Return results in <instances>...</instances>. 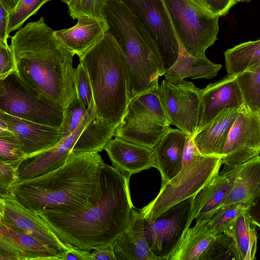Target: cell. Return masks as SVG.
<instances>
[{"label":"cell","mask_w":260,"mask_h":260,"mask_svg":"<svg viewBox=\"0 0 260 260\" xmlns=\"http://www.w3.org/2000/svg\"><path fill=\"white\" fill-rule=\"evenodd\" d=\"M52 0H20L16 7L10 13L8 33L21 27L30 16L35 15L41 7Z\"/></svg>","instance_id":"35"},{"label":"cell","mask_w":260,"mask_h":260,"mask_svg":"<svg viewBox=\"0 0 260 260\" xmlns=\"http://www.w3.org/2000/svg\"><path fill=\"white\" fill-rule=\"evenodd\" d=\"M243 105L260 114V66L250 68L236 75Z\"/></svg>","instance_id":"31"},{"label":"cell","mask_w":260,"mask_h":260,"mask_svg":"<svg viewBox=\"0 0 260 260\" xmlns=\"http://www.w3.org/2000/svg\"><path fill=\"white\" fill-rule=\"evenodd\" d=\"M88 112L83 102L77 96L64 110L60 129L63 138L74 133L85 118Z\"/></svg>","instance_id":"36"},{"label":"cell","mask_w":260,"mask_h":260,"mask_svg":"<svg viewBox=\"0 0 260 260\" xmlns=\"http://www.w3.org/2000/svg\"><path fill=\"white\" fill-rule=\"evenodd\" d=\"M237 3L240 2H249L250 0H236Z\"/></svg>","instance_id":"48"},{"label":"cell","mask_w":260,"mask_h":260,"mask_svg":"<svg viewBox=\"0 0 260 260\" xmlns=\"http://www.w3.org/2000/svg\"><path fill=\"white\" fill-rule=\"evenodd\" d=\"M60 1H61V2H62L63 3L67 4V5L68 4V3L70 1V0H60Z\"/></svg>","instance_id":"47"},{"label":"cell","mask_w":260,"mask_h":260,"mask_svg":"<svg viewBox=\"0 0 260 260\" xmlns=\"http://www.w3.org/2000/svg\"><path fill=\"white\" fill-rule=\"evenodd\" d=\"M239 260L234 241L230 234L214 237L200 260Z\"/></svg>","instance_id":"33"},{"label":"cell","mask_w":260,"mask_h":260,"mask_svg":"<svg viewBox=\"0 0 260 260\" xmlns=\"http://www.w3.org/2000/svg\"><path fill=\"white\" fill-rule=\"evenodd\" d=\"M260 154V114L244 105L234 122L224 147V165L236 166Z\"/></svg>","instance_id":"12"},{"label":"cell","mask_w":260,"mask_h":260,"mask_svg":"<svg viewBox=\"0 0 260 260\" xmlns=\"http://www.w3.org/2000/svg\"><path fill=\"white\" fill-rule=\"evenodd\" d=\"M0 222L34 237L61 254L67 249V244L59 238L43 219L29 212L9 194H0Z\"/></svg>","instance_id":"14"},{"label":"cell","mask_w":260,"mask_h":260,"mask_svg":"<svg viewBox=\"0 0 260 260\" xmlns=\"http://www.w3.org/2000/svg\"><path fill=\"white\" fill-rule=\"evenodd\" d=\"M221 65L214 63L206 56L189 54L180 44L178 57L174 64L165 70V79L172 83H179L186 78L191 79H211L216 76Z\"/></svg>","instance_id":"25"},{"label":"cell","mask_w":260,"mask_h":260,"mask_svg":"<svg viewBox=\"0 0 260 260\" xmlns=\"http://www.w3.org/2000/svg\"><path fill=\"white\" fill-rule=\"evenodd\" d=\"M187 137L180 129L171 127L153 148L155 168L161 176V186L173 179L181 170Z\"/></svg>","instance_id":"24"},{"label":"cell","mask_w":260,"mask_h":260,"mask_svg":"<svg viewBox=\"0 0 260 260\" xmlns=\"http://www.w3.org/2000/svg\"><path fill=\"white\" fill-rule=\"evenodd\" d=\"M236 77V75H227L220 80L210 83L200 89L201 108L196 133L201 130L223 110L243 105Z\"/></svg>","instance_id":"17"},{"label":"cell","mask_w":260,"mask_h":260,"mask_svg":"<svg viewBox=\"0 0 260 260\" xmlns=\"http://www.w3.org/2000/svg\"><path fill=\"white\" fill-rule=\"evenodd\" d=\"M15 72H17L16 64L10 45H0V80L4 79Z\"/></svg>","instance_id":"41"},{"label":"cell","mask_w":260,"mask_h":260,"mask_svg":"<svg viewBox=\"0 0 260 260\" xmlns=\"http://www.w3.org/2000/svg\"><path fill=\"white\" fill-rule=\"evenodd\" d=\"M194 197L179 202L152 219L144 218L146 241L158 260L170 259L195 219Z\"/></svg>","instance_id":"9"},{"label":"cell","mask_w":260,"mask_h":260,"mask_svg":"<svg viewBox=\"0 0 260 260\" xmlns=\"http://www.w3.org/2000/svg\"><path fill=\"white\" fill-rule=\"evenodd\" d=\"M10 47L21 79L64 110L77 96L75 53L56 36L43 17L20 28L11 38Z\"/></svg>","instance_id":"2"},{"label":"cell","mask_w":260,"mask_h":260,"mask_svg":"<svg viewBox=\"0 0 260 260\" xmlns=\"http://www.w3.org/2000/svg\"><path fill=\"white\" fill-rule=\"evenodd\" d=\"M116 127L94 115L80 134L71 152H99L114 137Z\"/></svg>","instance_id":"27"},{"label":"cell","mask_w":260,"mask_h":260,"mask_svg":"<svg viewBox=\"0 0 260 260\" xmlns=\"http://www.w3.org/2000/svg\"><path fill=\"white\" fill-rule=\"evenodd\" d=\"M0 119L17 138L27 157L49 149L63 139L60 127L45 125L0 111Z\"/></svg>","instance_id":"16"},{"label":"cell","mask_w":260,"mask_h":260,"mask_svg":"<svg viewBox=\"0 0 260 260\" xmlns=\"http://www.w3.org/2000/svg\"><path fill=\"white\" fill-rule=\"evenodd\" d=\"M105 0H101V1L102 2L103 1H104Z\"/></svg>","instance_id":"49"},{"label":"cell","mask_w":260,"mask_h":260,"mask_svg":"<svg viewBox=\"0 0 260 260\" xmlns=\"http://www.w3.org/2000/svg\"><path fill=\"white\" fill-rule=\"evenodd\" d=\"M75 87L77 97L85 107H94L93 92L88 72L84 65L79 62L75 69Z\"/></svg>","instance_id":"37"},{"label":"cell","mask_w":260,"mask_h":260,"mask_svg":"<svg viewBox=\"0 0 260 260\" xmlns=\"http://www.w3.org/2000/svg\"><path fill=\"white\" fill-rule=\"evenodd\" d=\"M228 75L240 73L250 68L260 66V38L244 42L224 52Z\"/></svg>","instance_id":"29"},{"label":"cell","mask_w":260,"mask_h":260,"mask_svg":"<svg viewBox=\"0 0 260 260\" xmlns=\"http://www.w3.org/2000/svg\"><path fill=\"white\" fill-rule=\"evenodd\" d=\"M95 115L94 108H88L87 115L74 133L49 149L24 158L17 169L18 180L16 183L45 175L63 166L80 134Z\"/></svg>","instance_id":"15"},{"label":"cell","mask_w":260,"mask_h":260,"mask_svg":"<svg viewBox=\"0 0 260 260\" xmlns=\"http://www.w3.org/2000/svg\"><path fill=\"white\" fill-rule=\"evenodd\" d=\"M241 165H224L195 196L193 212L196 221H208L222 206L233 186Z\"/></svg>","instance_id":"19"},{"label":"cell","mask_w":260,"mask_h":260,"mask_svg":"<svg viewBox=\"0 0 260 260\" xmlns=\"http://www.w3.org/2000/svg\"><path fill=\"white\" fill-rule=\"evenodd\" d=\"M77 20L73 27L54 30V33L68 48L80 57L105 35L109 27L104 18L84 15Z\"/></svg>","instance_id":"23"},{"label":"cell","mask_w":260,"mask_h":260,"mask_svg":"<svg viewBox=\"0 0 260 260\" xmlns=\"http://www.w3.org/2000/svg\"><path fill=\"white\" fill-rule=\"evenodd\" d=\"M160 93L170 124L192 138L199 120L200 89L191 82L183 80L179 83H172L164 79Z\"/></svg>","instance_id":"11"},{"label":"cell","mask_w":260,"mask_h":260,"mask_svg":"<svg viewBox=\"0 0 260 260\" xmlns=\"http://www.w3.org/2000/svg\"><path fill=\"white\" fill-rule=\"evenodd\" d=\"M143 23L157 44L166 70L177 60L180 43L162 0H121Z\"/></svg>","instance_id":"10"},{"label":"cell","mask_w":260,"mask_h":260,"mask_svg":"<svg viewBox=\"0 0 260 260\" xmlns=\"http://www.w3.org/2000/svg\"><path fill=\"white\" fill-rule=\"evenodd\" d=\"M68 6L70 15L74 19L84 15L104 19L101 0H70Z\"/></svg>","instance_id":"38"},{"label":"cell","mask_w":260,"mask_h":260,"mask_svg":"<svg viewBox=\"0 0 260 260\" xmlns=\"http://www.w3.org/2000/svg\"><path fill=\"white\" fill-rule=\"evenodd\" d=\"M0 111L36 123L61 126L64 110L27 86L17 72L0 80Z\"/></svg>","instance_id":"8"},{"label":"cell","mask_w":260,"mask_h":260,"mask_svg":"<svg viewBox=\"0 0 260 260\" xmlns=\"http://www.w3.org/2000/svg\"><path fill=\"white\" fill-rule=\"evenodd\" d=\"M174 31L183 48L190 55L205 57L219 31V16L189 0H162Z\"/></svg>","instance_id":"7"},{"label":"cell","mask_w":260,"mask_h":260,"mask_svg":"<svg viewBox=\"0 0 260 260\" xmlns=\"http://www.w3.org/2000/svg\"><path fill=\"white\" fill-rule=\"evenodd\" d=\"M104 164L99 152H71L63 166L13 184L9 194L34 214L78 212L100 200Z\"/></svg>","instance_id":"1"},{"label":"cell","mask_w":260,"mask_h":260,"mask_svg":"<svg viewBox=\"0 0 260 260\" xmlns=\"http://www.w3.org/2000/svg\"><path fill=\"white\" fill-rule=\"evenodd\" d=\"M243 106L223 110L194 134L192 139L201 154L222 157L228 134Z\"/></svg>","instance_id":"22"},{"label":"cell","mask_w":260,"mask_h":260,"mask_svg":"<svg viewBox=\"0 0 260 260\" xmlns=\"http://www.w3.org/2000/svg\"><path fill=\"white\" fill-rule=\"evenodd\" d=\"M193 3L219 16L226 15L230 8L237 4L236 0H189Z\"/></svg>","instance_id":"40"},{"label":"cell","mask_w":260,"mask_h":260,"mask_svg":"<svg viewBox=\"0 0 260 260\" xmlns=\"http://www.w3.org/2000/svg\"><path fill=\"white\" fill-rule=\"evenodd\" d=\"M246 212L251 221L260 229V196L249 205Z\"/></svg>","instance_id":"45"},{"label":"cell","mask_w":260,"mask_h":260,"mask_svg":"<svg viewBox=\"0 0 260 260\" xmlns=\"http://www.w3.org/2000/svg\"><path fill=\"white\" fill-rule=\"evenodd\" d=\"M222 158L199 152L182 166L179 173L161 186L156 198L141 209L145 219H152L171 206L195 196L219 172Z\"/></svg>","instance_id":"6"},{"label":"cell","mask_w":260,"mask_h":260,"mask_svg":"<svg viewBox=\"0 0 260 260\" xmlns=\"http://www.w3.org/2000/svg\"><path fill=\"white\" fill-rule=\"evenodd\" d=\"M66 244L68 248L62 252L61 260H91L90 250L82 249L70 244Z\"/></svg>","instance_id":"42"},{"label":"cell","mask_w":260,"mask_h":260,"mask_svg":"<svg viewBox=\"0 0 260 260\" xmlns=\"http://www.w3.org/2000/svg\"><path fill=\"white\" fill-rule=\"evenodd\" d=\"M20 0H0V4L10 13L16 7Z\"/></svg>","instance_id":"46"},{"label":"cell","mask_w":260,"mask_h":260,"mask_svg":"<svg viewBox=\"0 0 260 260\" xmlns=\"http://www.w3.org/2000/svg\"><path fill=\"white\" fill-rule=\"evenodd\" d=\"M144 222L141 209L134 207L123 231L113 244L117 260H158L148 245Z\"/></svg>","instance_id":"20"},{"label":"cell","mask_w":260,"mask_h":260,"mask_svg":"<svg viewBox=\"0 0 260 260\" xmlns=\"http://www.w3.org/2000/svg\"><path fill=\"white\" fill-rule=\"evenodd\" d=\"M10 12L0 4V45L9 46L8 39Z\"/></svg>","instance_id":"44"},{"label":"cell","mask_w":260,"mask_h":260,"mask_svg":"<svg viewBox=\"0 0 260 260\" xmlns=\"http://www.w3.org/2000/svg\"><path fill=\"white\" fill-rule=\"evenodd\" d=\"M102 14L108 32L125 55L129 69V101L157 87L166 69L155 42L142 21L121 0L102 2Z\"/></svg>","instance_id":"4"},{"label":"cell","mask_w":260,"mask_h":260,"mask_svg":"<svg viewBox=\"0 0 260 260\" xmlns=\"http://www.w3.org/2000/svg\"><path fill=\"white\" fill-rule=\"evenodd\" d=\"M26 157L16 137L8 129L0 131V159L18 169Z\"/></svg>","instance_id":"34"},{"label":"cell","mask_w":260,"mask_h":260,"mask_svg":"<svg viewBox=\"0 0 260 260\" xmlns=\"http://www.w3.org/2000/svg\"><path fill=\"white\" fill-rule=\"evenodd\" d=\"M129 178L105 163L101 173L102 193L95 204L78 212L37 214L65 243L88 250L113 244L123 231L134 207Z\"/></svg>","instance_id":"3"},{"label":"cell","mask_w":260,"mask_h":260,"mask_svg":"<svg viewBox=\"0 0 260 260\" xmlns=\"http://www.w3.org/2000/svg\"><path fill=\"white\" fill-rule=\"evenodd\" d=\"M206 222L196 221L193 228H189L169 260H200L214 238Z\"/></svg>","instance_id":"28"},{"label":"cell","mask_w":260,"mask_h":260,"mask_svg":"<svg viewBox=\"0 0 260 260\" xmlns=\"http://www.w3.org/2000/svg\"><path fill=\"white\" fill-rule=\"evenodd\" d=\"M255 226L246 211L239 215L233 224L231 235L239 260L256 258L257 235Z\"/></svg>","instance_id":"30"},{"label":"cell","mask_w":260,"mask_h":260,"mask_svg":"<svg viewBox=\"0 0 260 260\" xmlns=\"http://www.w3.org/2000/svg\"><path fill=\"white\" fill-rule=\"evenodd\" d=\"M249 205L234 203L220 207L206 222L210 234L214 237L223 234L231 235L234 222L242 213L246 211Z\"/></svg>","instance_id":"32"},{"label":"cell","mask_w":260,"mask_h":260,"mask_svg":"<svg viewBox=\"0 0 260 260\" xmlns=\"http://www.w3.org/2000/svg\"><path fill=\"white\" fill-rule=\"evenodd\" d=\"M104 150L113 166L129 177L155 168L153 148L115 137L109 141Z\"/></svg>","instance_id":"21"},{"label":"cell","mask_w":260,"mask_h":260,"mask_svg":"<svg viewBox=\"0 0 260 260\" xmlns=\"http://www.w3.org/2000/svg\"><path fill=\"white\" fill-rule=\"evenodd\" d=\"M17 180V169L0 159V194H10V188Z\"/></svg>","instance_id":"39"},{"label":"cell","mask_w":260,"mask_h":260,"mask_svg":"<svg viewBox=\"0 0 260 260\" xmlns=\"http://www.w3.org/2000/svg\"><path fill=\"white\" fill-rule=\"evenodd\" d=\"M79 60L89 77L95 115L117 127L129 102V69L122 50L107 32Z\"/></svg>","instance_id":"5"},{"label":"cell","mask_w":260,"mask_h":260,"mask_svg":"<svg viewBox=\"0 0 260 260\" xmlns=\"http://www.w3.org/2000/svg\"><path fill=\"white\" fill-rule=\"evenodd\" d=\"M0 223V260H61V253L34 237Z\"/></svg>","instance_id":"18"},{"label":"cell","mask_w":260,"mask_h":260,"mask_svg":"<svg viewBox=\"0 0 260 260\" xmlns=\"http://www.w3.org/2000/svg\"><path fill=\"white\" fill-rule=\"evenodd\" d=\"M170 128L135 97L129 101L114 137L153 148Z\"/></svg>","instance_id":"13"},{"label":"cell","mask_w":260,"mask_h":260,"mask_svg":"<svg viewBox=\"0 0 260 260\" xmlns=\"http://www.w3.org/2000/svg\"><path fill=\"white\" fill-rule=\"evenodd\" d=\"M91 253V260H117L112 244L98 246Z\"/></svg>","instance_id":"43"},{"label":"cell","mask_w":260,"mask_h":260,"mask_svg":"<svg viewBox=\"0 0 260 260\" xmlns=\"http://www.w3.org/2000/svg\"><path fill=\"white\" fill-rule=\"evenodd\" d=\"M260 196V155L241 164L233 186L223 205H249Z\"/></svg>","instance_id":"26"}]
</instances>
